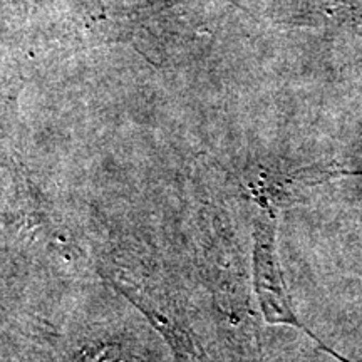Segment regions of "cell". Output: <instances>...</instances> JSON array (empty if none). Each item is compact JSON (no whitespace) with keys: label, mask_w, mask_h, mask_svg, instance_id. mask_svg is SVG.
<instances>
[{"label":"cell","mask_w":362,"mask_h":362,"mask_svg":"<svg viewBox=\"0 0 362 362\" xmlns=\"http://www.w3.org/2000/svg\"><path fill=\"white\" fill-rule=\"evenodd\" d=\"M262 211L255 220L253 232V277H255V291L259 296L262 314L270 324H292L300 325L293 317L288 305L287 293L284 291L282 279L277 264L274 245V223L269 205L260 198Z\"/></svg>","instance_id":"1"}]
</instances>
